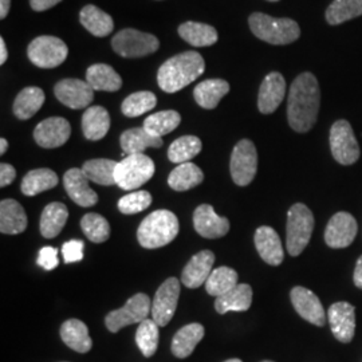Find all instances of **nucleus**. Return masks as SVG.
I'll use <instances>...</instances> for the list:
<instances>
[{
	"label": "nucleus",
	"mask_w": 362,
	"mask_h": 362,
	"mask_svg": "<svg viewBox=\"0 0 362 362\" xmlns=\"http://www.w3.org/2000/svg\"><path fill=\"white\" fill-rule=\"evenodd\" d=\"M286 81L278 71L263 79L258 95V109L262 115H272L285 100Z\"/></svg>",
	"instance_id": "nucleus-19"
},
{
	"label": "nucleus",
	"mask_w": 362,
	"mask_h": 362,
	"mask_svg": "<svg viewBox=\"0 0 362 362\" xmlns=\"http://www.w3.org/2000/svg\"><path fill=\"white\" fill-rule=\"evenodd\" d=\"M362 15V0H334L326 10V21L337 26Z\"/></svg>",
	"instance_id": "nucleus-41"
},
{
	"label": "nucleus",
	"mask_w": 362,
	"mask_h": 362,
	"mask_svg": "<svg viewBox=\"0 0 362 362\" xmlns=\"http://www.w3.org/2000/svg\"><path fill=\"white\" fill-rule=\"evenodd\" d=\"M79 21L82 26L98 38L107 37L115 28L113 18L93 4H88L81 10Z\"/></svg>",
	"instance_id": "nucleus-27"
},
{
	"label": "nucleus",
	"mask_w": 362,
	"mask_h": 362,
	"mask_svg": "<svg viewBox=\"0 0 362 362\" xmlns=\"http://www.w3.org/2000/svg\"><path fill=\"white\" fill-rule=\"evenodd\" d=\"M156 105H157V98L152 91H137L130 94L124 100L121 110L124 116L134 118V117L143 116L146 112L155 109Z\"/></svg>",
	"instance_id": "nucleus-42"
},
{
	"label": "nucleus",
	"mask_w": 362,
	"mask_h": 362,
	"mask_svg": "<svg viewBox=\"0 0 362 362\" xmlns=\"http://www.w3.org/2000/svg\"><path fill=\"white\" fill-rule=\"evenodd\" d=\"M181 122V116L176 110H163L146 117L144 128L156 137H163L176 129Z\"/></svg>",
	"instance_id": "nucleus-39"
},
{
	"label": "nucleus",
	"mask_w": 362,
	"mask_h": 362,
	"mask_svg": "<svg viewBox=\"0 0 362 362\" xmlns=\"http://www.w3.org/2000/svg\"><path fill=\"white\" fill-rule=\"evenodd\" d=\"M254 240L258 250L259 257L267 264L279 266L284 262L285 252H284L282 240L274 228L269 226L259 227L254 236Z\"/></svg>",
	"instance_id": "nucleus-22"
},
{
	"label": "nucleus",
	"mask_w": 362,
	"mask_h": 362,
	"mask_svg": "<svg viewBox=\"0 0 362 362\" xmlns=\"http://www.w3.org/2000/svg\"><path fill=\"white\" fill-rule=\"evenodd\" d=\"M45 91L37 86H30L21 91L13 101V115L19 119H30L35 116L45 104Z\"/></svg>",
	"instance_id": "nucleus-33"
},
{
	"label": "nucleus",
	"mask_w": 362,
	"mask_h": 362,
	"mask_svg": "<svg viewBox=\"0 0 362 362\" xmlns=\"http://www.w3.org/2000/svg\"><path fill=\"white\" fill-rule=\"evenodd\" d=\"M327 320L337 339L349 344L356 332V308L349 302H336L329 308Z\"/></svg>",
	"instance_id": "nucleus-17"
},
{
	"label": "nucleus",
	"mask_w": 362,
	"mask_h": 362,
	"mask_svg": "<svg viewBox=\"0 0 362 362\" xmlns=\"http://www.w3.org/2000/svg\"><path fill=\"white\" fill-rule=\"evenodd\" d=\"M58 184L57 173L49 168L33 169L23 177L21 191L26 196H35L49 191Z\"/></svg>",
	"instance_id": "nucleus-36"
},
{
	"label": "nucleus",
	"mask_w": 362,
	"mask_h": 362,
	"mask_svg": "<svg viewBox=\"0 0 362 362\" xmlns=\"http://www.w3.org/2000/svg\"><path fill=\"white\" fill-rule=\"evenodd\" d=\"M206 334L204 326L200 324H189L184 327L173 337L172 341V353L177 358H187L194 353L197 344L203 339Z\"/></svg>",
	"instance_id": "nucleus-26"
},
{
	"label": "nucleus",
	"mask_w": 362,
	"mask_h": 362,
	"mask_svg": "<svg viewBox=\"0 0 362 362\" xmlns=\"http://www.w3.org/2000/svg\"><path fill=\"white\" fill-rule=\"evenodd\" d=\"M152 194L148 191H134L129 194H125L118 202V209L124 215H134L151 206Z\"/></svg>",
	"instance_id": "nucleus-45"
},
{
	"label": "nucleus",
	"mask_w": 362,
	"mask_h": 362,
	"mask_svg": "<svg viewBox=\"0 0 362 362\" xmlns=\"http://www.w3.org/2000/svg\"><path fill=\"white\" fill-rule=\"evenodd\" d=\"M11 8V0H0V18L6 19V16L10 13Z\"/></svg>",
	"instance_id": "nucleus-51"
},
{
	"label": "nucleus",
	"mask_w": 362,
	"mask_h": 362,
	"mask_svg": "<svg viewBox=\"0 0 362 362\" xmlns=\"http://www.w3.org/2000/svg\"><path fill=\"white\" fill-rule=\"evenodd\" d=\"M204 180L203 170L194 165V163L179 164L169 173L168 185L179 192L189 191Z\"/></svg>",
	"instance_id": "nucleus-35"
},
{
	"label": "nucleus",
	"mask_w": 362,
	"mask_h": 362,
	"mask_svg": "<svg viewBox=\"0 0 362 362\" xmlns=\"http://www.w3.org/2000/svg\"><path fill=\"white\" fill-rule=\"evenodd\" d=\"M61 338L70 349L77 353H88L93 346L88 326L79 320H67L61 326Z\"/></svg>",
	"instance_id": "nucleus-30"
},
{
	"label": "nucleus",
	"mask_w": 362,
	"mask_h": 362,
	"mask_svg": "<svg viewBox=\"0 0 362 362\" xmlns=\"http://www.w3.org/2000/svg\"><path fill=\"white\" fill-rule=\"evenodd\" d=\"M230 170L233 182L239 187H247L255 179L258 170V152L252 141L245 139L235 145Z\"/></svg>",
	"instance_id": "nucleus-11"
},
{
	"label": "nucleus",
	"mask_w": 362,
	"mask_h": 362,
	"mask_svg": "<svg viewBox=\"0 0 362 362\" xmlns=\"http://www.w3.org/2000/svg\"><path fill=\"white\" fill-rule=\"evenodd\" d=\"M215 263V254L209 250H203L194 254L191 260L187 263L181 274V284L188 288H197L206 285L212 267Z\"/></svg>",
	"instance_id": "nucleus-20"
},
{
	"label": "nucleus",
	"mask_w": 362,
	"mask_h": 362,
	"mask_svg": "<svg viewBox=\"0 0 362 362\" xmlns=\"http://www.w3.org/2000/svg\"><path fill=\"white\" fill-rule=\"evenodd\" d=\"M248 25L252 34L270 45H290L300 37L297 22L288 18H272L263 13H254Z\"/></svg>",
	"instance_id": "nucleus-4"
},
{
	"label": "nucleus",
	"mask_w": 362,
	"mask_h": 362,
	"mask_svg": "<svg viewBox=\"0 0 362 362\" xmlns=\"http://www.w3.org/2000/svg\"><path fill=\"white\" fill-rule=\"evenodd\" d=\"M179 35L194 47H207L218 42L215 27L200 22H185L179 27Z\"/></svg>",
	"instance_id": "nucleus-34"
},
{
	"label": "nucleus",
	"mask_w": 362,
	"mask_h": 362,
	"mask_svg": "<svg viewBox=\"0 0 362 362\" xmlns=\"http://www.w3.org/2000/svg\"><path fill=\"white\" fill-rule=\"evenodd\" d=\"M121 148L127 155L144 153L146 148H161L163 139L152 136L145 128H132L121 134Z\"/></svg>",
	"instance_id": "nucleus-29"
},
{
	"label": "nucleus",
	"mask_w": 362,
	"mask_h": 362,
	"mask_svg": "<svg viewBox=\"0 0 362 362\" xmlns=\"http://www.w3.org/2000/svg\"><path fill=\"white\" fill-rule=\"evenodd\" d=\"M206 70L204 58L197 52H185L160 66L157 82L165 93H176L200 77Z\"/></svg>",
	"instance_id": "nucleus-2"
},
{
	"label": "nucleus",
	"mask_w": 362,
	"mask_h": 362,
	"mask_svg": "<svg viewBox=\"0 0 362 362\" xmlns=\"http://www.w3.org/2000/svg\"><path fill=\"white\" fill-rule=\"evenodd\" d=\"M55 97L59 103L70 109H85L94 100V89L86 81L66 78L59 81L54 88Z\"/></svg>",
	"instance_id": "nucleus-13"
},
{
	"label": "nucleus",
	"mask_w": 362,
	"mask_h": 362,
	"mask_svg": "<svg viewBox=\"0 0 362 362\" xmlns=\"http://www.w3.org/2000/svg\"><path fill=\"white\" fill-rule=\"evenodd\" d=\"M7 58H8V52L6 47V42L4 39L0 38V65H4Z\"/></svg>",
	"instance_id": "nucleus-52"
},
{
	"label": "nucleus",
	"mask_w": 362,
	"mask_h": 362,
	"mask_svg": "<svg viewBox=\"0 0 362 362\" xmlns=\"http://www.w3.org/2000/svg\"><path fill=\"white\" fill-rule=\"evenodd\" d=\"M86 82L94 90L100 91H117L122 86L119 74L106 64L91 65L86 71Z\"/></svg>",
	"instance_id": "nucleus-32"
},
{
	"label": "nucleus",
	"mask_w": 362,
	"mask_h": 362,
	"mask_svg": "<svg viewBox=\"0 0 362 362\" xmlns=\"http://www.w3.org/2000/svg\"><path fill=\"white\" fill-rule=\"evenodd\" d=\"M202 141L196 136H182L170 144L168 149V158L170 163L184 164L189 163L194 157L202 152Z\"/></svg>",
	"instance_id": "nucleus-40"
},
{
	"label": "nucleus",
	"mask_w": 362,
	"mask_h": 362,
	"mask_svg": "<svg viewBox=\"0 0 362 362\" xmlns=\"http://www.w3.org/2000/svg\"><path fill=\"white\" fill-rule=\"evenodd\" d=\"M269 1H278V0H269Z\"/></svg>",
	"instance_id": "nucleus-55"
},
{
	"label": "nucleus",
	"mask_w": 362,
	"mask_h": 362,
	"mask_svg": "<svg viewBox=\"0 0 362 362\" xmlns=\"http://www.w3.org/2000/svg\"><path fill=\"white\" fill-rule=\"evenodd\" d=\"M16 177V170L11 164L1 163L0 164V187L4 188L10 185Z\"/></svg>",
	"instance_id": "nucleus-48"
},
{
	"label": "nucleus",
	"mask_w": 362,
	"mask_h": 362,
	"mask_svg": "<svg viewBox=\"0 0 362 362\" xmlns=\"http://www.w3.org/2000/svg\"><path fill=\"white\" fill-rule=\"evenodd\" d=\"M85 243L82 240H70L62 246V255L65 263H76L83 259Z\"/></svg>",
	"instance_id": "nucleus-47"
},
{
	"label": "nucleus",
	"mask_w": 362,
	"mask_h": 362,
	"mask_svg": "<svg viewBox=\"0 0 362 362\" xmlns=\"http://www.w3.org/2000/svg\"><path fill=\"white\" fill-rule=\"evenodd\" d=\"M291 303L298 314L308 322L322 327L326 324V313L324 306L311 290L297 286L290 293Z\"/></svg>",
	"instance_id": "nucleus-16"
},
{
	"label": "nucleus",
	"mask_w": 362,
	"mask_h": 362,
	"mask_svg": "<svg viewBox=\"0 0 362 362\" xmlns=\"http://www.w3.org/2000/svg\"><path fill=\"white\" fill-rule=\"evenodd\" d=\"M252 303V288L247 284H239L224 296L216 298L215 309L219 314L230 311H247Z\"/></svg>",
	"instance_id": "nucleus-28"
},
{
	"label": "nucleus",
	"mask_w": 362,
	"mask_h": 362,
	"mask_svg": "<svg viewBox=\"0 0 362 362\" xmlns=\"http://www.w3.org/2000/svg\"><path fill=\"white\" fill-rule=\"evenodd\" d=\"M330 149L337 163L353 165L360 158V146L346 119H338L330 129Z\"/></svg>",
	"instance_id": "nucleus-10"
},
{
	"label": "nucleus",
	"mask_w": 362,
	"mask_h": 362,
	"mask_svg": "<svg viewBox=\"0 0 362 362\" xmlns=\"http://www.w3.org/2000/svg\"><path fill=\"white\" fill-rule=\"evenodd\" d=\"M37 263L43 270H47V272H52L54 269H57L59 264L58 250L52 246L43 247L39 251Z\"/></svg>",
	"instance_id": "nucleus-46"
},
{
	"label": "nucleus",
	"mask_w": 362,
	"mask_h": 362,
	"mask_svg": "<svg viewBox=\"0 0 362 362\" xmlns=\"http://www.w3.org/2000/svg\"><path fill=\"white\" fill-rule=\"evenodd\" d=\"M180 297V281L168 278L156 291L152 302V320L158 326H167L175 315Z\"/></svg>",
	"instance_id": "nucleus-12"
},
{
	"label": "nucleus",
	"mask_w": 362,
	"mask_h": 362,
	"mask_svg": "<svg viewBox=\"0 0 362 362\" xmlns=\"http://www.w3.org/2000/svg\"><path fill=\"white\" fill-rule=\"evenodd\" d=\"M71 134L69 121L62 117H50L39 122L34 130V139L39 146L46 149L59 148L67 143Z\"/></svg>",
	"instance_id": "nucleus-15"
},
{
	"label": "nucleus",
	"mask_w": 362,
	"mask_h": 362,
	"mask_svg": "<svg viewBox=\"0 0 362 362\" xmlns=\"http://www.w3.org/2000/svg\"><path fill=\"white\" fill-rule=\"evenodd\" d=\"M69 49L62 39L42 35L34 39L27 49L31 64L40 69H54L62 65L67 58Z\"/></svg>",
	"instance_id": "nucleus-9"
},
{
	"label": "nucleus",
	"mask_w": 362,
	"mask_h": 362,
	"mask_svg": "<svg viewBox=\"0 0 362 362\" xmlns=\"http://www.w3.org/2000/svg\"><path fill=\"white\" fill-rule=\"evenodd\" d=\"M180 231L177 216L168 209H158L148 215L137 230L140 246L148 250L169 245Z\"/></svg>",
	"instance_id": "nucleus-3"
},
{
	"label": "nucleus",
	"mask_w": 362,
	"mask_h": 362,
	"mask_svg": "<svg viewBox=\"0 0 362 362\" xmlns=\"http://www.w3.org/2000/svg\"><path fill=\"white\" fill-rule=\"evenodd\" d=\"M151 311H152L151 299L146 294L139 293L130 297L121 309L110 311L105 318V325L109 332L117 333L122 327H127L129 325L141 324L148 318Z\"/></svg>",
	"instance_id": "nucleus-8"
},
{
	"label": "nucleus",
	"mask_w": 362,
	"mask_h": 362,
	"mask_svg": "<svg viewBox=\"0 0 362 362\" xmlns=\"http://www.w3.org/2000/svg\"><path fill=\"white\" fill-rule=\"evenodd\" d=\"M158 325L153 320L146 318L136 332V342L145 357H152L158 348Z\"/></svg>",
	"instance_id": "nucleus-44"
},
{
	"label": "nucleus",
	"mask_w": 362,
	"mask_h": 362,
	"mask_svg": "<svg viewBox=\"0 0 362 362\" xmlns=\"http://www.w3.org/2000/svg\"><path fill=\"white\" fill-rule=\"evenodd\" d=\"M238 279V272L233 269L221 266L211 272L206 282V291L212 297H221L230 290H233L235 286L239 285Z\"/></svg>",
	"instance_id": "nucleus-38"
},
{
	"label": "nucleus",
	"mask_w": 362,
	"mask_h": 362,
	"mask_svg": "<svg viewBox=\"0 0 362 362\" xmlns=\"http://www.w3.org/2000/svg\"><path fill=\"white\" fill-rule=\"evenodd\" d=\"M110 129L109 112L103 106H90L82 116V132L83 136L90 141H98L104 139Z\"/></svg>",
	"instance_id": "nucleus-24"
},
{
	"label": "nucleus",
	"mask_w": 362,
	"mask_h": 362,
	"mask_svg": "<svg viewBox=\"0 0 362 362\" xmlns=\"http://www.w3.org/2000/svg\"><path fill=\"white\" fill-rule=\"evenodd\" d=\"M224 362H243L242 360H239V358H231V360H227V361Z\"/></svg>",
	"instance_id": "nucleus-54"
},
{
	"label": "nucleus",
	"mask_w": 362,
	"mask_h": 362,
	"mask_svg": "<svg viewBox=\"0 0 362 362\" xmlns=\"http://www.w3.org/2000/svg\"><path fill=\"white\" fill-rule=\"evenodd\" d=\"M113 50L124 58H141L158 50L160 42L155 35L134 28H124L112 39Z\"/></svg>",
	"instance_id": "nucleus-7"
},
{
	"label": "nucleus",
	"mask_w": 362,
	"mask_h": 362,
	"mask_svg": "<svg viewBox=\"0 0 362 362\" xmlns=\"http://www.w3.org/2000/svg\"><path fill=\"white\" fill-rule=\"evenodd\" d=\"M228 91H230V85L227 81L220 78L206 79L194 88V101L203 109L212 110L219 105L223 97L227 95Z\"/></svg>",
	"instance_id": "nucleus-25"
},
{
	"label": "nucleus",
	"mask_w": 362,
	"mask_h": 362,
	"mask_svg": "<svg viewBox=\"0 0 362 362\" xmlns=\"http://www.w3.org/2000/svg\"><path fill=\"white\" fill-rule=\"evenodd\" d=\"M155 163L149 156H127L116 167V185L124 191H134L148 182L155 175Z\"/></svg>",
	"instance_id": "nucleus-6"
},
{
	"label": "nucleus",
	"mask_w": 362,
	"mask_h": 362,
	"mask_svg": "<svg viewBox=\"0 0 362 362\" xmlns=\"http://www.w3.org/2000/svg\"><path fill=\"white\" fill-rule=\"evenodd\" d=\"M81 228L93 243H104L110 236V226L98 214H86L81 220Z\"/></svg>",
	"instance_id": "nucleus-43"
},
{
	"label": "nucleus",
	"mask_w": 362,
	"mask_h": 362,
	"mask_svg": "<svg viewBox=\"0 0 362 362\" xmlns=\"http://www.w3.org/2000/svg\"><path fill=\"white\" fill-rule=\"evenodd\" d=\"M353 281H354V285L362 290V255L357 260L356 270H354V275H353Z\"/></svg>",
	"instance_id": "nucleus-50"
},
{
	"label": "nucleus",
	"mask_w": 362,
	"mask_h": 362,
	"mask_svg": "<svg viewBox=\"0 0 362 362\" xmlns=\"http://www.w3.org/2000/svg\"><path fill=\"white\" fill-rule=\"evenodd\" d=\"M314 215L308 206L297 203L288 209L286 247L291 257H298L308 247L314 230Z\"/></svg>",
	"instance_id": "nucleus-5"
},
{
	"label": "nucleus",
	"mask_w": 362,
	"mask_h": 362,
	"mask_svg": "<svg viewBox=\"0 0 362 362\" xmlns=\"http://www.w3.org/2000/svg\"><path fill=\"white\" fill-rule=\"evenodd\" d=\"M194 226L196 233L207 239H218L230 231V221L219 216L212 206L202 204L194 209Z\"/></svg>",
	"instance_id": "nucleus-18"
},
{
	"label": "nucleus",
	"mask_w": 362,
	"mask_h": 362,
	"mask_svg": "<svg viewBox=\"0 0 362 362\" xmlns=\"http://www.w3.org/2000/svg\"><path fill=\"white\" fill-rule=\"evenodd\" d=\"M8 148V143L6 139H0V155H4L7 152Z\"/></svg>",
	"instance_id": "nucleus-53"
},
{
	"label": "nucleus",
	"mask_w": 362,
	"mask_h": 362,
	"mask_svg": "<svg viewBox=\"0 0 362 362\" xmlns=\"http://www.w3.org/2000/svg\"><path fill=\"white\" fill-rule=\"evenodd\" d=\"M89 181L82 169H69L64 176L66 192L81 207H91L98 202V194L91 189Z\"/></svg>",
	"instance_id": "nucleus-21"
},
{
	"label": "nucleus",
	"mask_w": 362,
	"mask_h": 362,
	"mask_svg": "<svg viewBox=\"0 0 362 362\" xmlns=\"http://www.w3.org/2000/svg\"><path fill=\"white\" fill-rule=\"evenodd\" d=\"M62 0H30V6L34 11L40 13V11H46L49 8H52L54 6H57L58 3H61Z\"/></svg>",
	"instance_id": "nucleus-49"
},
{
	"label": "nucleus",
	"mask_w": 362,
	"mask_h": 362,
	"mask_svg": "<svg viewBox=\"0 0 362 362\" xmlns=\"http://www.w3.org/2000/svg\"><path fill=\"white\" fill-rule=\"evenodd\" d=\"M27 228V215L23 207L13 199H4L0 203V231L18 235Z\"/></svg>",
	"instance_id": "nucleus-23"
},
{
	"label": "nucleus",
	"mask_w": 362,
	"mask_h": 362,
	"mask_svg": "<svg viewBox=\"0 0 362 362\" xmlns=\"http://www.w3.org/2000/svg\"><path fill=\"white\" fill-rule=\"evenodd\" d=\"M67 218L69 211L64 203H50L49 206H46L40 215L39 223L42 236L46 239L58 236L64 230Z\"/></svg>",
	"instance_id": "nucleus-31"
},
{
	"label": "nucleus",
	"mask_w": 362,
	"mask_h": 362,
	"mask_svg": "<svg viewBox=\"0 0 362 362\" xmlns=\"http://www.w3.org/2000/svg\"><path fill=\"white\" fill-rule=\"evenodd\" d=\"M262 362H274V361H262Z\"/></svg>",
	"instance_id": "nucleus-56"
},
{
	"label": "nucleus",
	"mask_w": 362,
	"mask_h": 362,
	"mask_svg": "<svg viewBox=\"0 0 362 362\" xmlns=\"http://www.w3.org/2000/svg\"><path fill=\"white\" fill-rule=\"evenodd\" d=\"M117 161L109 158H94L83 164L82 170L89 180L100 185H115L116 184Z\"/></svg>",
	"instance_id": "nucleus-37"
},
{
	"label": "nucleus",
	"mask_w": 362,
	"mask_h": 362,
	"mask_svg": "<svg viewBox=\"0 0 362 362\" xmlns=\"http://www.w3.org/2000/svg\"><path fill=\"white\" fill-rule=\"evenodd\" d=\"M357 231V220L353 215L349 212H337L326 226L325 242L330 248H346L354 242Z\"/></svg>",
	"instance_id": "nucleus-14"
},
{
	"label": "nucleus",
	"mask_w": 362,
	"mask_h": 362,
	"mask_svg": "<svg viewBox=\"0 0 362 362\" xmlns=\"http://www.w3.org/2000/svg\"><path fill=\"white\" fill-rule=\"evenodd\" d=\"M321 90L317 78L309 71L299 74L291 83L287 100V119L291 129L306 133L317 122Z\"/></svg>",
	"instance_id": "nucleus-1"
}]
</instances>
